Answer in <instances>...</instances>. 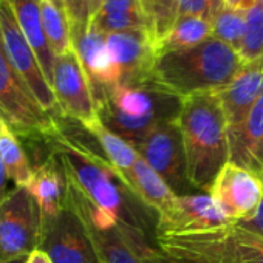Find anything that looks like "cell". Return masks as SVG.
Wrapping results in <instances>:
<instances>
[{
	"mask_svg": "<svg viewBox=\"0 0 263 263\" xmlns=\"http://www.w3.org/2000/svg\"><path fill=\"white\" fill-rule=\"evenodd\" d=\"M56 125L48 146L59 155L68 181L98 209L157 238L158 215L132 192L122 175L102 157L90 132L62 115L56 116Z\"/></svg>",
	"mask_w": 263,
	"mask_h": 263,
	"instance_id": "cell-1",
	"label": "cell"
},
{
	"mask_svg": "<svg viewBox=\"0 0 263 263\" xmlns=\"http://www.w3.org/2000/svg\"><path fill=\"white\" fill-rule=\"evenodd\" d=\"M186 152L187 178L195 191L209 192L217 174L229 161V125L217 91L181 99L177 118Z\"/></svg>",
	"mask_w": 263,
	"mask_h": 263,
	"instance_id": "cell-2",
	"label": "cell"
},
{
	"mask_svg": "<svg viewBox=\"0 0 263 263\" xmlns=\"http://www.w3.org/2000/svg\"><path fill=\"white\" fill-rule=\"evenodd\" d=\"M181 99L155 78L138 84H115L95 98L104 125L134 147L157 125L178 118Z\"/></svg>",
	"mask_w": 263,
	"mask_h": 263,
	"instance_id": "cell-3",
	"label": "cell"
},
{
	"mask_svg": "<svg viewBox=\"0 0 263 263\" xmlns=\"http://www.w3.org/2000/svg\"><path fill=\"white\" fill-rule=\"evenodd\" d=\"M243 67L245 62L232 47L209 37L195 47L160 54L154 78L172 93L186 98L194 93L223 90Z\"/></svg>",
	"mask_w": 263,
	"mask_h": 263,
	"instance_id": "cell-4",
	"label": "cell"
},
{
	"mask_svg": "<svg viewBox=\"0 0 263 263\" xmlns=\"http://www.w3.org/2000/svg\"><path fill=\"white\" fill-rule=\"evenodd\" d=\"M157 245L177 263H263V237L235 221L201 232L161 235Z\"/></svg>",
	"mask_w": 263,
	"mask_h": 263,
	"instance_id": "cell-5",
	"label": "cell"
},
{
	"mask_svg": "<svg viewBox=\"0 0 263 263\" xmlns=\"http://www.w3.org/2000/svg\"><path fill=\"white\" fill-rule=\"evenodd\" d=\"M67 206L82 220L99 263H151L160 251L146 232L93 206L70 181Z\"/></svg>",
	"mask_w": 263,
	"mask_h": 263,
	"instance_id": "cell-6",
	"label": "cell"
},
{
	"mask_svg": "<svg viewBox=\"0 0 263 263\" xmlns=\"http://www.w3.org/2000/svg\"><path fill=\"white\" fill-rule=\"evenodd\" d=\"M0 121L27 144H44L56 134V116L37 102L36 96L11 65L0 41Z\"/></svg>",
	"mask_w": 263,
	"mask_h": 263,
	"instance_id": "cell-7",
	"label": "cell"
},
{
	"mask_svg": "<svg viewBox=\"0 0 263 263\" xmlns=\"http://www.w3.org/2000/svg\"><path fill=\"white\" fill-rule=\"evenodd\" d=\"M41 211L27 187H14L0 203V263L27 258L41 241Z\"/></svg>",
	"mask_w": 263,
	"mask_h": 263,
	"instance_id": "cell-8",
	"label": "cell"
},
{
	"mask_svg": "<svg viewBox=\"0 0 263 263\" xmlns=\"http://www.w3.org/2000/svg\"><path fill=\"white\" fill-rule=\"evenodd\" d=\"M0 41L11 65L30 87L42 108L53 116L61 115L53 88L45 78L34 50L22 33L8 0H0Z\"/></svg>",
	"mask_w": 263,
	"mask_h": 263,
	"instance_id": "cell-9",
	"label": "cell"
},
{
	"mask_svg": "<svg viewBox=\"0 0 263 263\" xmlns=\"http://www.w3.org/2000/svg\"><path fill=\"white\" fill-rule=\"evenodd\" d=\"M135 149L177 195L195 191L187 178L186 152L177 119L157 125Z\"/></svg>",
	"mask_w": 263,
	"mask_h": 263,
	"instance_id": "cell-10",
	"label": "cell"
},
{
	"mask_svg": "<svg viewBox=\"0 0 263 263\" xmlns=\"http://www.w3.org/2000/svg\"><path fill=\"white\" fill-rule=\"evenodd\" d=\"M51 88L62 116L82 125L99 119L88 76L74 50L56 56Z\"/></svg>",
	"mask_w": 263,
	"mask_h": 263,
	"instance_id": "cell-11",
	"label": "cell"
},
{
	"mask_svg": "<svg viewBox=\"0 0 263 263\" xmlns=\"http://www.w3.org/2000/svg\"><path fill=\"white\" fill-rule=\"evenodd\" d=\"M39 248L53 263H99L82 220L68 206L59 215L41 221Z\"/></svg>",
	"mask_w": 263,
	"mask_h": 263,
	"instance_id": "cell-12",
	"label": "cell"
},
{
	"mask_svg": "<svg viewBox=\"0 0 263 263\" xmlns=\"http://www.w3.org/2000/svg\"><path fill=\"white\" fill-rule=\"evenodd\" d=\"M220 211L232 221L254 215L263 201V181L257 172L228 161L217 174L209 192Z\"/></svg>",
	"mask_w": 263,
	"mask_h": 263,
	"instance_id": "cell-13",
	"label": "cell"
},
{
	"mask_svg": "<svg viewBox=\"0 0 263 263\" xmlns=\"http://www.w3.org/2000/svg\"><path fill=\"white\" fill-rule=\"evenodd\" d=\"M107 48L116 73V84H138L154 78L157 48L149 30L107 34Z\"/></svg>",
	"mask_w": 263,
	"mask_h": 263,
	"instance_id": "cell-14",
	"label": "cell"
},
{
	"mask_svg": "<svg viewBox=\"0 0 263 263\" xmlns=\"http://www.w3.org/2000/svg\"><path fill=\"white\" fill-rule=\"evenodd\" d=\"M232 223L206 192L177 195L167 212L158 217L157 237L201 232Z\"/></svg>",
	"mask_w": 263,
	"mask_h": 263,
	"instance_id": "cell-15",
	"label": "cell"
},
{
	"mask_svg": "<svg viewBox=\"0 0 263 263\" xmlns=\"http://www.w3.org/2000/svg\"><path fill=\"white\" fill-rule=\"evenodd\" d=\"M71 30L73 50L78 54L96 98L104 88L116 84V73L107 48V34L99 31L90 22Z\"/></svg>",
	"mask_w": 263,
	"mask_h": 263,
	"instance_id": "cell-16",
	"label": "cell"
},
{
	"mask_svg": "<svg viewBox=\"0 0 263 263\" xmlns=\"http://www.w3.org/2000/svg\"><path fill=\"white\" fill-rule=\"evenodd\" d=\"M27 189L39 206L41 220L53 218L67 208L68 177L59 155L51 147L48 155L33 166V178Z\"/></svg>",
	"mask_w": 263,
	"mask_h": 263,
	"instance_id": "cell-17",
	"label": "cell"
},
{
	"mask_svg": "<svg viewBox=\"0 0 263 263\" xmlns=\"http://www.w3.org/2000/svg\"><path fill=\"white\" fill-rule=\"evenodd\" d=\"M217 93L224 108L231 134L243 122L263 93V58L246 64L235 79Z\"/></svg>",
	"mask_w": 263,
	"mask_h": 263,
	"instance_id": "cell-18",
	"label": "cell"
},
{
	"mask_svg": "<svg viewBox=\"0 0 263 263\" xmlns=\"http://www.w3.org/2000/svg\"><path fill=\"white\" fill-rule=\"evenodd\" d=\"M14 17L25 34L27 41L30 42L31 48L34 50L41 67L45 73L47 81L51 85L53 81V70L56 62V54L53 53L48 39L44 33L42 27V16H41V0H8Z\"/></svg>",
	"mask_w": 263,
	"mask_h": 263,
	"instance_id": "cell-19",
	"label": "cell"
},
{
	"mask_svg": "<svg viewBox=\"0 0 263 263\" xmlns=\"http://www.w3.org/2000/svg\"><path fill=\"white\" fill-rule=\"evenodd\" d=\"M127 186L147 208H151L158 217L171 209L177 194L169 184L140 157L125 175Z\"/></svg>",
	"mask_w": 263,
	"mask_h": 263,
	"instance_id": "cell-20",
	"label": "cell"
},
{
	"mask_svg": "<svg viewBox=\"0 0 263 263\" xmlns=\"http://www.w3.org/2000/svg\"><path fill=\"white\" fill-rule=\"evenodd\" d=\"M90 24L104 34L149 30L141 0H104L99 10L90 17Z\"/></svg>",
	"mask_w": 263,
	"mask_h": 263,
	"instance_id": "cell-21",
	"label": "cell"
},
{
	"mask_svg": "<svg viewBox=\"0 0 263 263\" xmlns=\"http://www.w3.org/2000/svg\"><path fill=\"white\" fill-rule=\"evenodd\" d=\"M263 141V93L243 122L229 134V161L249 169L254 154Z\"/></svg>",
	"mask_w": 263,
	"mask_h": 263,
	"instance_id": "cell-22",
	"label": "cell"
},
{
	"mask_svg": "<svg viewBox=\"0 0 263 263\" xmlns=\"http://www.w3.org/2000/svg\"><path fill=\"white\" fill-rule=\"evenodd\" d=\"M84 127L96 140V144H98L102 157L124 178V175L134 167V164L140 158V154L137 152V149L130 143H127L124 138L116 135L115 132H111L108 127H105L101 119H98L88 125H84Z\"/></svg>",
	"mask_w": 263,
	"mask_h": 263,
	"instance_id": "cell-23",
	"label": "cell"
},
{
	"mask_svg": "<svg viewBox=\"0 0 263 263\" xmlns=\"http://www.w3.org/2000/svg\"><path fill=\"white\" fill-rule=\"evenodd\" d=\"M0 157L8 178L16 187H28L33 178L31 160L21 138L4 121H0Z\"/></svg>",
	"mask_w": 263,
	"mask_h": 263,
	"instance_id": "cell-24",
	"label": "cell"
},
{
	"mask_svg": "<svg viewBox=\"0 0 263 263\" xmlns=\"http://www.w3.org/2000/svg\"><path fill=\"white\" fill-rule=\"evenodd\" d=\"M209 37H212V27L209 21L192 16H180L167 34L157 44V58L167 51L195 47Z\"/></svg>",
	"mask_w": 263,
	"mask_h": 263,
	"instance_id": "cell-25",
	"label": "cell"
},
{
	"mask_svg": "<svg viewBox=\"0 0 263 263\" xmlns=\"http://www.w3.org/2000/svg\"><path fill=\"white\" fill-rule=\"evenodd\" d=\"M41 16L44 33L53 53L56 56H61L73 50L71 30L67 14L56 8L48 0H41Z\"/></svg>",
	"mask_w": 263,
	"mask_h": 263,
	"instance_id": "cell-26",
	"label": "cell"
},
{
	"mask_svg": "<svg viewBox=\"0 0 263 263\" xmlns=\"http://www.w3.org/2000/svg\"><path fill=\"white\" fill-rule=\"evenodd\" d=\"M211 27L212 37L228 44L235 51H238L246 30V13L232 10L224 5L212 17Z\"/></svg>",
	"mask_w": 263,
	"mask_h": 263,
	"instance_id": "cell-27",
	"label": "cell"
},
{
	"mask_svg": "<svg viewBox=\"0 0 263 263\" xmlns=\"http://www.w3.org/2000/svg\"><path fill=\"white\" fill-rule=\"evenodd\" d=\"M144 14L149 22V33L157 44L167 34L178 19L177 0H141Z\"/></svg>",
	"mask_w": 263,
	"mask_h": 263,
	"instance_id": "cell-28",
	"label": "cell"
},
{
	"mask_svg": "<svg viewBox=\"0 0 263 263\" xmlns=\"http://www.w3.org/2000/svg\"><path fill=\"white\" fill-rule=\"evenodd\" d=\"M237 53L245 65L263 58V7L260 2L246 13V30Z\"/></svg>",
	"mask_w": 263,
	"mask_h": 263,
	"instance_id": "cell-29",
	"label": "cell"
},
{
	"mask_svg": "<svg viewBox=\"0 0 263 263\" xmlns=\"http://www.w3.org/2000/svg\"><path fill=\"white\" fill-rule=\"evenodd\" d=\"M221 7H224V0H177L178 17L192 16L206 19L209 22Z\"/></svg>",
	"mask_w": 263,
	"mask_h": 263,
	"instance_id": "cell-30",
	"label": "cell"
},
{
	"mask_svg": "<svg viewBox=\"0 0 263 263\" xmlns=\"http://www.w3.org/2000/svg\"><path fill=\"white\" fill-rule=\"evenodd\" d=\"M65 10L70 28L84 27L90 22L88 0H65Z\"/></svg>",
	"mask_w": 263,
	"mask_h": 263,
	"instance_id": "cell-31",
	"label": "cell"
},
{
	"mask_svg": "<svg viewBox=\"0 0 263 263\" xmlns=\"http://www.w3.org/2000/svg\"><path fill=\"white\" fill-rule=\"evenodd\" d=\"M235 223L240 224L241 228H245V229H248V231L263 237V201L258 206V209L254 212V215H251L249 218H245L241 221H235Z\"/></svg>",
	"mask_w": 263,
	"mask_h": 263,
	"instance_id": "cell-32",
	"label": "cell"
},
{
	"mask_svg": "<svg viewBox=\"0 0 263 263\" xmlns=\"http://www.w3.org/2000/svg\"><path fill=\"white\" fill-rule=\"evenodd\" d=\"M258 2H260V0H224V5L229 7V8H232V10H238V11L248 13Z\"/></svg>",
	"mask_w": 263,
	"mask_h": 263,
	"instance_id": "cell-33",
	"label": "cell"
},
{
	"mask_svg": "<svg viewBox=\"0 0 263 263\" xmlns=\"http://www.w3.org/2000/svg\"><path fill=\"white\" fill-rule=\"evenodd\" d=\"M8 175H7V171H5V166H4V161H2V157H0V203H2L7 195L10 194L11 189H8Z\"/></svg>",
	"mask_w": 263,
	"mask_h": 263,
	"instance_id": "cell-34",
	"label": "cell"
},
{
	"mask_svg": "<svg viewBox=\"0 0 263 263\" xmlns=\"http://www.w3.org/2000/svg\"><path fill=\"white\" fill-rule=\"evenodd\" d=\"M25 263H53L51 258L48 257V254L41 249V248H36L25 260Z\"/></svg>",
	"mask_w": 263,
	"mask_h": 263,
	"instance_id": "cell-35",
	"label": "cell"
},
{
	"mask_svg": "<svg viewBox=\"0 0 263 263\" xmlns=\"http://www.w3.org/2000/svg\"><path fill=\"white\" fill-rule=\"evenodd\" d=\"M249 169L254 171V172L263 171V141H261L260 146L257 147V151H255V154H254V158H252V161H251Z\"/></svg>",
	"mask_w": 263,
	"mask_h": 263,
	"instance_id": "cell-36",
	"label": "cell"
},
{
	"mask_svg": "<svg viewBox=\"0 0 263 263\" xmlns=\"http://www.w3.org/2000/svg\"><path fill=\"white\" fill-rule=\"evenodd\" d=\"M151 263H177V261H175V260H172V258H169L167 255H164L161 251H157V252H155V255L152 257Z\"/></svg>",
	"mask_w": 263,
	"mask_h": 263,
	"instance_id": "cell-37",
	"label": "cell"
},
{
	"mask_svg": "<svg viewBox=\"0 0 263 263\" xmlns=\"http://www.w3.org/2000/svg\"><path fill=\"white\" fill-rule=\"evenodd\" d=\"M104 0H88V11H90V17L99 10V7L102 5Z\"/></svg>",
	"mask_w": 263,
	"mask_h": 263,
	"instance_id": "cell-38",
	"label": "cell"
},
{
	"mask_svg": "<svg viewBox=\"0 0 263 263\" xmlns=\"http://www.w3.org/2000/svg\"><path fill=\"white\" fill-rule=\"evenodd\" d=\"M48 2H51L56 8H59L61 11H64L67 14V10H65V0H48Z\"/></svg>",
	"mask_w": 263,
	"mask_h": 263,
	"instance_id": "cell-39",
	"label": "cell"
},
{
	"mask_svg": "<svg viewBox=\"0 0 263 263\" xmlns=\"http://www.w3.org/2000/svg\"><path fill=\"white\" fill-rule=\"evenodd\" d=\"M27 258H22V260H16V261H11V263H25Z\"/></svg>",
	"mask_w": 263,
	"mask_h": 263,
	"instance_id": "cell-40",
	"label": "cell"
},
{
	"mask_svg": "<svg viewBox=\"0 0 263 263\" xmlns=\"http://www.w3.org/2000/svg\"><path fill=\"white\" fill-rule=\"evenodd\" d=\"M257 174H258V177H260V178H261V181H263V171H258Z\"/></svg>",
	"mask_w": 263,
	"mask_h": 263,
	"instance_id": "cell-41",
	"label": "cell"
},
{
	"mask_svg": "<svg viewBox=\"0 0 263 263\" xmlns=\"http://www.w3.org/2000/svg\"><path fill=\"white\" fill-rule=\"evenodd\" d=\"M260 4H261V7H263V0H260Z\"/></svg>",
	"mask_w": 263,
	"mask_h": 263,
	"instance_id": "cell-42",
	"label": "cell"
}]
</instances>
